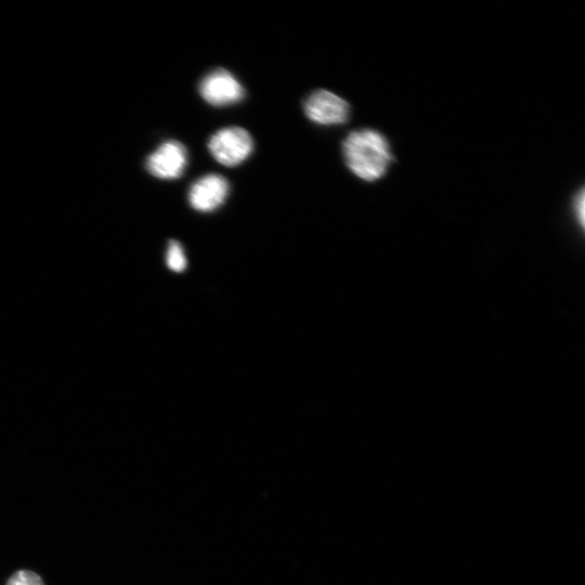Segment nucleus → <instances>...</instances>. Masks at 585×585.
Masks as SVG:
<instances>
[{
  "mask_svg": "<svg viewBox=\"0 0 585 585\" xmlns=\"http://www.w3.org/2000/svg\"><path fill=\"white\" fill-rule=\"evenodd\" d=\"M344 160L359 179L374 182L382 179L395 162L388 139L374 129H358L343 142Z\"/></svg>",
  "mask_w": 585,
  "mask_h": 585,
  "instance_id": "nucleus-1",
  "label": "nucleus"
},
{
  "mask_svg": "<svg viewBox=\"0 0 585 585\" xmlns=\"http://www.w3.org/2000/svg\"><path fill=\"white\" fill-rule=\"evenodd\" d=\"M254 149V141L247 130L241 127H228L218 130L208 141V150L213 158L227 167L243 163Z\"/></svg>",
  "mask_w": 585,
  "mask_h": 585,
  "instance_id": "nucleus-2",
  "label": "nucleus"
},
{
  "mask_svg": "<svg viewBox=\"0 0 585 585\" xmlns=\"http://www.w3.org/2000/svg\"><path fill=\"white\" fill-rule=\"evenodd\" d=\"M304 111L308 119L319 125H342L349 121V103L331 91L315 90L304 101Z\"/></svg>",
  "mask_w": 585,
  "mask_h": 585,
  "instance_id": "nucleus-3",
  "label": "nucleus"
},
{
  "mask_svg": "<svg viewBox=\"0 0 585 585\" xmlns=\"http://www.w3.org/2000/svg\"><path fill=\"white\" fill-rule=\"evenodd\" d=\"M202 98L214 107L231 106L243 100V86L229 71L217 69L208 73L200 83Z\"/></svg>",
  "mask_w": 585,
  "mask_h": 585,
  "instance_id": "nucleus-4",
  "label": "nucleus"
},
{
  "mask_svg": "<svg viewBox=\"0 0 585 585\" xmlns=\"http://www.w3.org/2000/svg\"><path fill=\"white\" fill-rule=\"evenodd\" d=\"M188 164V152L182 143L169 140L153 152L146 163L148 172L160 179L173 180L184 175Z\"/></svg>",
  "mask_w": 585,
  "mask_h": 585,
  "instance_id": "nucleus-5",
  "label": "nucleus"
},
{
  "mask_svg": "<svg viewBox=\"0 0 585 585\" xmlns=\"http://www.w3.org/2000/svg\"><path fill=\"white\" fill-rule=\"evenodd\" d=\"M229 194L226 178L217 174L206 175L191 186L189 203L195 211L210 213L225 203Z\"/></svg>",
  "mask_w": 585,
  "mask_h": 585,
  "instance_id": "nucleus-6",
  "label": "nucleus"
},
{
  "mask_svg": "<svg viewBox=\"0 0 585 585\" xmlns=\"http://www.w3.org/2000/svg\"><path fill=\"white\" fill-rule=\"evenodd\" d=\"M167 265L176 272L184 271L187 267L184 251H182L181 245L176 241H172L168 245Z\"/></svg>",
  "mask_w": 585,
  "mask_h": 585,
  "instance_id": "nucleus-7",
  "label": "nucleus"
},
{
  "mask_svg": "<svg viewBox=\"0 0 585 585\" xmlns=\"http://www.w3.org/2000/svg\"><path fill=\"white\" fill-rule=\"evenodd\" d=\"M6 585H45V583L35 572L19 570L9 578Z\"/></svg>",
  "mask_w": 585,
  "mask_h": 585,
  "instance_id": "nucleus-8",
  "label": "nucleus"
},
{
  "mask_svg": "<svg viewBox=\"0 0 585 585\" xmlns=\"http://www.w3.org/2000/svg\"><path fill=\"white\" fill-rule=\"evenodd\" d=\"M584 189L581 188V190L577 193L576 198H575V202H574V208L576 211V215L580 220V224L581 226H583L584 224Z\"/></svg>",
  "mask_w": 585,
  "mask_h": 585,
  "instance_id": "nucleus-9",
  "label": "nucleus"
}]
</instances>
